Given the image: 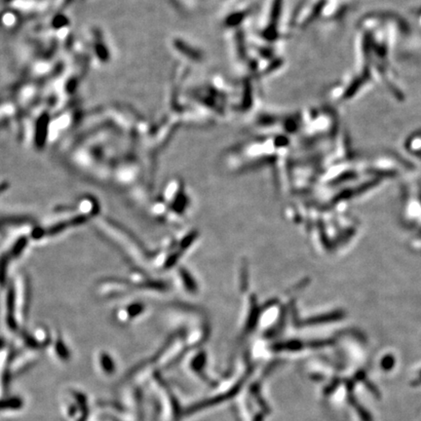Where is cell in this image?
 <instances>
[{
    "label": "cell",
    "instance_id": "obj_1",
    "mask_svg": "<svg viewBox=\"0 0 421 421\" xmlns=\"http://www.w3.org/2000/svg\"><path fill=\"white\" fill-rule=\"evenodd\" d=\"M142 311H143V305L139 304H131L126 308V314L129 316V318L136 317L142 313Z\"/></svg>",
    "mask_w": 421,
    "mask_h": 421
}]
</instances>
